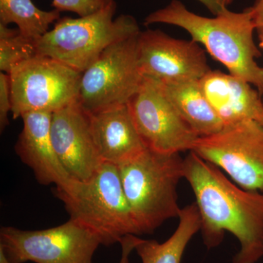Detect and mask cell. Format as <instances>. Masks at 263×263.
I'll return each instance as SVG.
<instances>
[{
	"label": "cell",
	"instance_id": "cell-18",
	"mask_svg": "<svg viewBox=\"0 0 263 263\" xmlns=\"http://www.w3.org/2000/svg\"><path fill=\"white\" fill-rule=\"evenodd\" d=\"M60 13L56 9H40L32 0H0V23L16 24L20 34L34 42L49 31L51 24L61 18Z\"/></svg>",
	"mask_w": 263,
	"mask_h": 263
},
{
	"label": "cell",
	"instance_id": "cell-28",
	"mask_svg": "<svg viewBox=\"0 0 263 263\" xmlns=\"http://www.w3.org/2000/svg\"><path fill=\"white\" fill-rule=\"evenodd\" d=\"M226 2L227 6H228V5H229L230 3H231L232 2H233V0H226Z\"/></svg>",
	"mask_w": 263,
	"mask_h": 263
},
{
	"label": "cell",
	"instance_id": "cell-16",
	"mask_svg": "<svg viewBox=\"0 0 263 263\" xmlns=\"http://www.w3.org/2000/svg\"><path fill=\"white\" fill-rule=\"evenodd\" d=\"M162 84L175 108L199 136H212L224 127L222 121L204 95L200 80Z\"/></svg>",
	"mask_w": 263,
	"mask_h": 263
},
{
	"label": "cell",
	"instance_id": "cell-12",
	"mask_svg": "<svg viewBox=\"0 0 263 263\" xmlns=\"http://www.w3.org/2000/svg\"><path fill=\"white\" fill-rule=\"evenodd\" d=\"M51 136L59 160L72 179L88 181L103 164L90 115L78 102L52 114Z\"/></svg>",
	"mask_w": 263,
	"mask_h": 263
},
{
	"label": "cell",
	"instance_id": "cell-25",
	"mask_svg": "<svg viewBox=\"0 0 263 263\" xmlns=\"http://www.w3.org/2000/svg\"><path fill=\"white\" fill-rule=\"evenodd\" d=\"M20 34L18 29H10L8 25L0 23V40L8 39Z\"/></svg>",
	"mask_w": 263,
	"mask_h": 263
},
{
	"label": "cell",
	"instance_id": "cell-19",
	"mask_svg": "<svg viewBox=\"0 0 263 263\" xmlns=\"http://www.w3.org/2000/svg\"><path fill=\"white\" fill-rule=\"evenodd\" d=\"M37 55L36 42L21 34L0 40V70L9 74L15 66Z\"/></svg>",
	"mask_w": 263,
	"mask_h": 263
},
{
	"label": "cell",
	"instance_id": "cell-23",
	"mask_svg": "<svg viewBox=\"0 0 263 263\" xmlns=\"http://www.w3.org/2000/svg\"><path fill=\"white\" fill-rule=\"evenodd\" d=\"M203 5L213 15H219L228 11L226 0H197Z\"/></svg>",
	"mask_w": 263,
	"mask_h": 263
},
{
	"label": "cell",
	"instance_id": "cell-6",
	"mask_svg": "<svg viewBox=\"0 0 263 263\" xmlns=\"http://www.w3.org/2000/svg\"><path fill=\"white\" fill-rule=\"evenodd\" d=\"M140 32L108 46L81 76L78 103L89 114L127 105L143 79Z\"/></svg>",
	"mask_w": 263,
	"mask_h": 263
},
{
	"label": "cell",
	"instance_id": "cell-9",
	"mask_svg": "<svg viewBox=\"0 0 263 263\" xmlns=\"http://www.w3.org/2000/svg\"><path fill=\"white\" fill-rule=\"evenodd\" d=\"M249 191L263 192V125L246 119L200 137L193 150Z\"/></svg>",
	"mask_w": 263,
	"mask_h": 263
},
{
	"label": "cell",
	"instance_id": "cell-5",
	"mask_svg": "<svg viewBox=\"0 0 263 263\" xmlns=\"http://www.w3.org/2000/svg\"><path fill=\"white\" fill-rule=\"evenodd\" d=\"M117 6L114 1L93 14L60 18L36 42L37 54L51 57L83 73L110 45L141 31L133 15L114 18Z\"/></svg>",
	"mask_w": 263,
	"mask_h": 263
},
{
	"label": "cell",
	"instance_id": "cell-22",
	"mask_svg": "<svg viewBox=\"0 0 263 263\" xmlns=\"http://www.w3.org/2000/svg\"><path fill=\"white\" fill-rule=\"evenodd\" d=\"M138 237L135 235H128L122 238L119 243L122 247V255L119 263H129V255L133 251L138 241Z\"/></svg>",
	"mask_w": 263,
	"mask_h": 263
},
{
	"label": "cell",
	"instance_id": "cell-24",
	"mask_svg": "<svg viewBox=\"0 0 263 263\" xmlns=\"http://www.w3.org/2000/svg\"><path fill=\"white\" fill-rule=\"evenodd\" d=\"M256 29L260 32L263 29V0H256L253 6L250 7Z\"/></svg>",
	"mask_w": 263,
	"mask_h": 263
},
{
	"label": "cell",
	"instance_id": "cell-11",
	"mask_svg": "<svg viewBox=\"0 0 263 263\" xmlns=\"http://www.w3.org/2000/svg\"><path fill=\"white\" fill-rule=\"evenodd\" d=\"M138 52L143 75L162 82L200 80L212 70L199 43L176 39L159 29L141 31Z\"/></svg>",
	"mask_w": 263,
	"mask_h": 263
},
{
	"label": "cell",
	"instance_id": "cell-8",
	"mask_svg": "<svg viewBox=\"0 0 263 263\" xmlns=\"http://www.w3.org/2000/svg\"><path fill=\"white\" fill-rule=\"evenodd\" d=\"M100 245L98 235L71 219L48 229L0 230V249L11 263H94Z\"/></svg>",
	"mask_w": 263,
	"mask_h": 263
},
{
	"label": "cell",
	"instance_id": "cell-21",
	"mask_svg": "<svg viewBox=\"0 0 263 263\" xmlns=\"http://www.w3.org/2000/svg\"><path fill=\"white\" fill-rule=\"evenodd\" d=\"M12 112L11 90L8 74L0 73V129L4 131L9 124L8 114Z\"/></svg>",
	"mask_w": 263,
	"mask_h": 263
},
{
	"label": "cell",
	"instance_id": "cell-26",
	"mask_svg": "<svg viewBox=\"0 0 263 263\" xmlns=\"http://www.w3.org/2000/svg\"><path fill=\"white\" fill-rule=\"evenodd\" d=\"M0 263H11L7 258L3 249H0Z\"/></svg>",
	"mask_w": 263,
	"mask_h": 263
},
{
	"label": "cell",
	"instance_id": "cell-7",
	"mask_svg": "<svg viewBox=\"0 0 263 263\" xmlns=\"http://www.w3.org/2000/svg\"><path fill=\"white\" fill-rule=\"evenodd\" d=\"M13 119L28 112H48L78 101L82 72L51 57L36 55L8 74Z\"/></svg>",
	"mask_w": 263,
	"mask_h": 263
},
{
	"label": "cell",
	"instance_id": "cell-14",
	"mask_svg": "<svg viewBox=\"0 0 263 263\" xmlns=\"http://www.w3.org/2000/svg\"><path fill=\"white\" fill-rule=\"evenodd\" d=\"M200 83L224 126L246 119L263 125V101L252 85L231 74L212 70Z\"/></svg>",
	"mask_w": 263,
	"mask_h": 263
},
{
	"label": "cell",
	"instance_id": "cell-13",
	"mask_svg": "<svg viewBox=\"0 0 263 263\" xmlns=\"http://www.w3.org/2000/svg\"><path fill=\"white\" fill-rule=\"evenodd\" d=\"M51 113L28 112L21 117L23 129L15 145V153L34 173L37 182L61 188L73 179L59 160L51 136Z\"/></svg>",
	"mask_w": 263,
	"mask_h": 263
},
{
	"label": "cell",
	"instance_id": "cell-3",
	"mask_svg": "<svg viewBox=\"0 0 263 263\" xmlns=\"http://www.w3.org/2000/svg\"><path fill=\"white\" fill-rule=\"evenodd\" d=\"M184 159L145 148L119 164L123 189L139 235L152 234L167 220L179 218L178 185Z\"/></svg>",
	"mask_w": 263,
	"mask_h": 263
},
{
	"label": "cell",
	"instance_id": "cell-29",
	"mask_svg": "<svg viewBox=\"0 0 263 263\" xmlns=\"http://www.w3.org/2000/svg\"><path fill=\"white\" fill-rule=\"evenodd\" d=\"M262 101H263V100H262Z\"/></svg>",
	"mask_w": 263,
	"mask_h": 263
},
{
	"label": "cell",
	"instance_id": "cell-27",
	"mask_svg": "<svg viewBox=\"0 0 263 263\" xmlns=\"http://www.w3.org/2000/svg\"><path fill=\"white\" fill-rule=\"evenodd\" d=\"M259 36H260V43H259V47L263 49V29L259 32Z\"/></svg>",
	"mask_w": 263,
	"mask_h": 263
},
{
	"label": "cell",
	"instance_id": "cell-4",
	"mask_svg": "<svg viewBox=\"0 0 263 263\" xmlns=\"http://www.w3.org/2000/svg\"><path fill=\"white\" fill-rule=\"evenodd\" d=\"M54 193L70 219L95 233L102 245L139 235L116 164L103 162L91 179L73 180L65 187L55 188Z\"/></svg>",
	"mask_w": 263,
	"mask_h": 263
},
{
	"label": "cell",
	"instance_id": "cell-17",
	"mask_svg": "<svg viewBox=\"0 0 263 263\" xmlns=\"http://www.w3.org/2000/svg\"><path fill=\"white\" fill-rule=\"evenodd\" d=\"M179 219L174 233L162 243L138 238L135 251L142 263H181L189 243L201 228V219L195 202L181 209Z\"/></svg>",
	"mask_w": 263,
	"mask_h": 263
},
{
	"label": "cell",
	"instance_id": "cell-10",
	"mask_svg": "<svg viewBox=\"0 0 263 263\" xmlns=\"http://www.w3.org/2000/svg\"><path fill=\"white\" fill-rule=\"evenodd\" d=\"M128 106L147 148L162 154L191 152L200 138L180 115L157 79L143 76Z\"/></svg>",
	"mask_w": 263,
	"mask_h": 263
},
{
	"label": "cell",
	"instance_id": "cell-2",
	"mask_svg": "<svg viewBox=\"0 0 263 263\" xmlns=\"http://www.w3.org/2000/svg\"><path fill=\"white\" fill-rule=\"evenodd\" d=\"M154 24H170L184 29L230 74L252 85L262 96L263 67L256 61L262 54L254 43L256 27L250 8L240 13L228 10L208 18L190 11L179 0H171L168 5L145 18V25Z\"/></svg>",
	"mask_w": 263,
	"mask_h": 263
},
{
	"label": "cell",
	"instance_id": "cell-20",
	"mask_svg": "<svg viewBox=\"0 0 263 263\" xmlns=\"http://www.w3.org/2000/svg\"><path fill=\"white\" fill-rule=\"evenodd\" d=\"M115 0H53L52 6L59 11H68L79 17L100 11Z\"/></svg>",
	"mask_w": 263,
	"mask_h": 263
},
{
	"label": "cell",
	"instance_id": "cell-1",
	"mask_svg": "<svg viewBox=\"0 0 263 263\" xmlns=\"http://www.w3.org/2000/svg\"><path fill=\"white\" fill-rule=\"evenodd\" d=\"M183 162V179L196 199L200 231L207 249L220 245L228 232L240 246L232 263L258 262L263 257V192L240 187L219 167L193 152Z\"/></svg>",
	"mask_w": 263,
	"mask_h": 263
},
{
	"label": "cell",
	"instance_id": "cell-15",
	"mask_svg": "<svg viewBox=\"0 0 263 263\" xmlns=\"http://www.w3.org/2000/svg\"><path fill=\"white\" fill-rule=\"evenodd\" d=\"M89 115L95 145L103 162L119 165L146 148L128 104Z\"/></svg>",
	"mask_w": 263,
	"mask_h": 263
}]
</instances>
